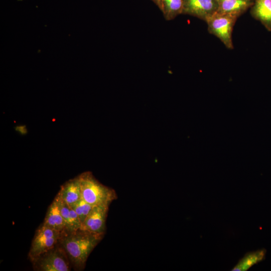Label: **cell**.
Listing matches in <instances>:
<instances>
[{
  "label": "cell",
  "mask_w": 271,
  "mask_h": 271,
  "mask_svg": "<svg viewBox=\"0 0 271 271\" xmlns=\"http://www.w3.org/2000/svg\"><path fill=\"white\" fill-rule=\"evenodd\" d=\"M183 0H163L162 13L166 20L170 21L182 14Z\"/></svg>",
  "instance_id": "cell-14"
},
{
  "label": "cell",
  "mask_w": 271,
  "mask_h": 271,
  "mask_svg": "<svg viewBox=\"0 0 271 271\" xmlns=\"http://www.w3.org/2000/svg\"><path fill=\"white\" fill-rule=\"evenodd\" d=\"M250 14L269 31H271V0H254Z\"/></svg>",
  "instance_id": "cell-11"
},
{
  "label": "cell",
  "mask_w": 271,
  "mask_h": 271,
  "mask_svg": "<svg viewBox=\"0 0 271 271\" xmlns=\"http://www.w3.org/2000/svg\"><path fill=\"white\" fill-rule=\"evenodd\" d=\"M60 209L65 225L64 231L70 232L80 228L81 222L78 215L72 208L64 201L61 198Z\"/></svg>",
  "instance_id": "cell-12"
},
{
  "label": "cell",
  "mask_w": 271,
  "mask_h": 271,
  "mask_svg": "<svg viewBox=\"0 0 271 271\" xmlns=\"http://www.w3.org/2000/svg\"><path fill=\"white\" fill-rule=\"evenodd\" d=\"M61 197L59 193L49 205L46 214L42 223L44 226L62 232L65 230V225L60 209Z\"/></svg>",
  "instance_id": "cell-8"
},
{
  "label": "cell",
  "mask_w": 271,
  "mask_h": 271,
  "mask_svg": "<svg viewBox=\"0 0 271 271\" xmlns=\"http://www.w3.org/2000/svg\"><path fill=\"white\" fill-rule=\"evenodd\" d=\"M265 249L248 252L239 260L231 270L246 271L253 265L262 261L265 258Z\"/></svg>",
  "instance_id": "cell-13"
},
{
  "label": "cell",
  "mask_w": 271,
  "mask_h": 271,
  "mask_svg": "<svg viewBox=\"0 0 271 271\" xmlns=\"http://www.w3.org/2000/svg\"><path fill=\"white\" fill-rule=\"evenodd\" d=\"M182 14L188 15L206 21L217 12V0H183Z\"/></svg>",
  "instance_id": "cell-6"
},
{
  "label": "cell",
  "mask_w": 271,
  "mask_h": 271,
  "mask_svg": "<svg viewBox=\"0 0 271 271\" xmlns=\"http://www.w3.org/2000/svg\"><path fill=\"white\" fill-rule=\"evenodd\" d=\"M62 232L44 226L38 228L32 240L28 253L31 261L42 253L54 247L59 242Z\"/></svg>",
  "instance_id": "cell-5"
},
{
  "label": "cell",
  "mask_w": 271,
  "mask_h": 271,
  "mask_svg": "<svg viewBox=\"0 0 271 271\" xmlns=\"http://www.w3.org/2000/svg\"><path fill=\"white\" fill-rule=\"evenodd\" d=\"M61 199L71 206L82 197L78 176L69 180L60 187L58 192Z\"/></svg>",
  "instance_id": "cell-10"
},
{
  "label": "cell",
  "mask_w": 271,
  "mask_h": 271,
  "mask_svg": "<svg viewBox=\"0 0 271 271\" xmlns=\"http://www.w3.org/2000/svg\"><path fill=\"white\" fill-rule=\"evenodd\" d=\"M103 236L104 234L90 232L81 228L62 232L59 243L66 252L74 270H82L84 268L89 255Z\"/></svg>",
  "instance_id": "cell-1"
},
{
  "label": "cell",
  "mask_w": 271,
  "mask_h": 271,
  "mask_svg": "<svg viewBox=\"0 0 271 271\" xmlns=\"http://www.w3.org/2000/svg\"><path fill=\"white\" fill-rule=\"evenodd\" d=\"M152 1L162 12L163 10V0H151Z\"/></svg>",
  "instance_id": "cell-16"
},
{
  "label": "cell",
  "mask_w": 271,
  "mask_h": 271,
  "mask_svg": "<svg viewBox=\"0 0 271 271\" xmlns=\"http://www.w3.org/2000/svg\"><path fill=\"white\" fill-rule=\"evenodd\" d=\"M82 198L93 205H109L117 198L114 190L100 183L90 172L78 175Z\"/></svg>",
  "instance_id": "cell-2"
},
{
  "label": "cell",
  "mask_w": 271,
  "mask_h": 271,
  "mask_svg": "<svg viewBox=\"0 0 271 271\" xmlns=\"http://www.w3.org/2000/svg\"><path fill=\"white\" fill-rule=\"evenodd\" d=\"M238 18L216 13L207 21L208 32L217 37L229 49H233L232 34Z\"/></svg>",
  "instance_id": "cell-4"
},
{
  "label": "cell",
  "mask_w": 271,
  "mask_h": 271,
  "mask_svg": "<svg viewBox=\"0 0 271 271\" xmlns=\"http://www.w3.org/2000/svg\"><path fill=\"white\" fill-rule=\"evenodd\" d=\"M94 206L87 203L81 197L71 207L78 215L82 224Z\"/></svg>",
  "instance_id": "cell-15"
},
{
  "label": "cell",
  "mask_w": 271,
  "mask_h": 271,
  "mask_svg": "<svg viewBox=\"0 0 271 271\" xmlns=\"http://www.w3.org/2000/svg\"><path fill=\"white\" fill-rule=\"evenodd\" d=\"M36 271H70L72 266L59 242L31 261Z\"/></svg>",
  "instance_id": "cell-3"
},
{
  "label": "cell",
  "mask_w": 271,
  "mask_h": 271,
  "mask_svg": "<svg viewBox=\"0 0 271 271\" xmlns=\"http://www.w3.org/2000/svg\"><path fill=\"white\" fill-rule=\"evenodd\" d=\"M108 207L109 205L94 206L80 228L90 232L104 234Z\"/></svg>",
  "instance_id": "cell-7"
},
{
  "label": "cell",
  "mask_w": 271,
  "mask_h": 271,
  "mask_svg": "<svg viewBox=\"0 0 271 271\" xmlns=\"http://www.w3.org/2000/svg\"><path fill=\"white\" fill-rule=\"evenodd\" d=\"M218 13L238 18L253 4V0H217Z\"/></svg>",
  "instance_id": "cell-9"
}]
</instances>
